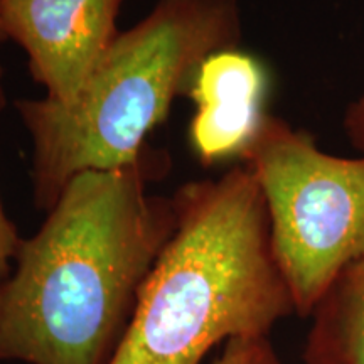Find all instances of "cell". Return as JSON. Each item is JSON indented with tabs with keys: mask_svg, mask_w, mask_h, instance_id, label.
<instances>
[{
	"mask_svg": "<svg viewBox=\"0 0 364 364\" xmlns=\"http://www.w3.org/2000/svg\"><path fill=\"white\" fill-rule=\"evenodd\" d=\"M122 0H0L6 38L27 54L46 98L71 102L110 48Z\"/></svg>",
	"mask_w": 364,
	"mask_h": 364,
	"instance_id": "5b68a950",
	"label": "cell"
},
{
	"mask_svg": "<svg viewBox=\"0 0 364 364\" xmlns=\"http://www.w3.org/2000/svg\"><path fill=\"white\" fill-rule=\"evenodd\" d=\"M6 105L7 97L6 91H4L2 68H0V113L6 108ZM22 240L24 238H21L16 223L7 216L2 201H0V287L6 284L9 275H11Z\"/></svg>",
	"mask_w": 364,
	"mask_h": 364,
	"instance_id": "9c48e42d",
	"label": "cell"
},
{
	"mask_svg": "<svg viewBox=\"0 0 364 364\" xmlns=\"http://www.w3.org/2000/svg\"><path fill=\"white\" fill-rule=\"evenodd\" d=\"M306 364H364V255L331 282L311 314Z\"/></svg>",
	"mask_w": 364,
	"mask_h": 364,
	"instance_id": "52a82bcc",
	"label": "cell"
},
{
	"mask_svg": "<svg viewBox=\"0 0 364 364\" xmlns=\"http://www.w3.org/2000/svg\"><path fill=\"white\" fill-rule=\"evenodd\" d=\"M4 41H7V38H6V33H4L2 22H0V43H4Z\"/></svg>",
	"mask_w": 364,
	"mask_h": 364,
	"instance_id": "8fae6325",
	"label": "cell"
},
{
	"mask_svg": "<svg viewBox=\"0 0 364 364\" xmlns=\"http://www.w3.org/2000/svg\"><path fill=\"white\" fill-rule=\"evenodd\" d=\"M177 221L112 364H201L223 341L268 336L295 314L265 198L245 164L172 194Z\"/></svg>",
	"mask_w": 364,
	"mask_h": 364,
	"instance_id": "7a4b0ae2",
	"label": "cell"
},
{
	"mask_svg": "<svg viewBox=\"0 0 364 364\" xmlns=\"http://www.w3.org/2000/svg\"><path fill=\"white\" fill-rule=\"evenodd\" d=\"M215 364H284L268 339V336L233 338L225 343V349Z\"/></svg>",
	"mask_w": 364,
	"mask_h": 364,
	"instance_id": "ba28073f",
	"label": "cell"
},
{
	"mask_svg": "<svg viewBox=\"0 0 364 364\" xmlns=\"http://www.w3.org/2000/svg\"><path fill=\"white\" fill-rule=\"evenodd\" d=\"M169 169V154L147 147L129 166L68 182L0 287V363H113L174 233V198L149 189Z\"/></svg>",
	"mask_w": 364,
	"mask_h": 364,
	"instance_id": "6da1fadb",
	"label": "cell"
},
{
	"mask_svg": "<svg viewBox=\"0 0 364 364\" xmlns=\"http://www.w3.org/2000/svg\"><path fill=\"white\" fill-rule=\"evenodd\" d=\"M238 0H157L122 31L71 102L16 100L31 136L34 204L48 213L73 177L129 166L204 59L240 48Z\"/></svg>",
	"mask_w": 364,
	"mask_h": 364,
	"instance_id": "3957f363",
	"label": "cell"
},
{
	"mask_svg": "<svg viewBox=\"0 0 364 364\" xmlns=\"http://www.w3.org/2000/svg\"><path fill=\"white\" fill-rule=\"evenodd\" d=\"M343 130L351 147L364 154V91L346 108Z\"/></svg>",
	"mask_w": 364,
	"mask_h": 364,
	"instance_id": "30bf717a",
	"label": "cell"
},
{
	"mask_svg": "<svg viewBox=\"0 0 364 364\" xmlns=\"http://www.w3.org/2000/svg\"><path fill=\"white\" fill-rule=\"evenodd\" d=\"M268 83L263 63L240 48L218 51L201 63L186 97L196 108L189 145L203 166L243 159L268 115Z\"/></svg>",
	"mask_w": 364,
	"mask_h": 364,
	"instance_id": "8992f818",
	"label": "cell"
},
{
	"mask_svg": "<svg viewBox=\"0 0 364 364\" xmlns=\"http://www.w3.org/2000/svg\"><path fill=\"white\" fill-rule=\"evenodd\" d=\"M241 164L265 198L295 314L311 317L331 282L364 255V154L332 156L307 130L268 113Z\"/></svg>",
	"mask_w": 364,
	"mask_h": 364,
	"instance_id": "277c9868",
	"label": "cell"
}]
</instances>
